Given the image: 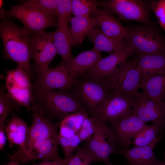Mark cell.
Returning <instances> with one entry per match:
<instances>
[{
	"instance_id": "obj_3",
	"label": "cell",
	"mask_w": 165,
	"mask_h": 165,
	"mask_svg": "<svg viewBox=\"0 0 165 165\" xmlns=\"http://www.w3.org/2000/svg\"><path fill=\"white\" fill-rule=\"evenodd\" d=\"M33 103L46 117L61 121L66 116L79 111L83 106L72 91L57 90L33 91Z\"/></svg>"
},
{
	"instance_id": "obj_34",
	"label": "cell",
	"mask_w": 165,
	"mask_h": 165,
	"mask_svg": "<svg viewBox=\"0 0 165 165\" xmlns=\"http://www.w3.org/2000/svg\"><path fill=\"white\" fill-rule=\"evenodd\" d=\"M94 162V159L85 147H78L75 153L70 160L64 165H90Z\"/></svg>"
},
{
	"instance_id": "obj_6",
	"label": "cell",
	"mask_w": 165,
	"mask_h": 165,
	"mask_svg": "<svg viewBox=\"0 0 165 165\" xmlns=\"http://www.w3.org/2000/svg\"><path fill=\"white\" fill-rule=\"evenodd\" d=\"M98 6L109 11L126 21H136L153 25L150 18L148 1L140 0H103Z\"/></svg>"
},
{
	"instance_id": "obj_11",
	"label": "cell",
	"mask_w": 165,
	"mask_h": 165,
	"mask_svg": "<svg viewBox=\"0 0 165 165\" xmlns=\"http://www.w3.org/2000/svg\"><path fill=\"white\" fill-rule=\"evenodd\" d=\"M134 98L116 89L113 95L91 115L105 123L115 122L130 113Z\"/></svg>"
},
{
	"instance_id": "obj_40",
	"label": "cell",
	"mask_w": 165,
	"mask_h": 165,
	"mask_svg": "<svg viewBox=\"0 0 165 165\" xmlns=\"http://www.w3.org/2000/svg\"><path fill=\"white\" fill-rule=\"evenodd\" d=\"M153 165H165V162L159 161Z\"/></svg>"
},
{
	"instance_id": "obj_22",
	"label": "cell",
	"mask_w": 165,
	"mask_h": 165,
	"mask_svg": "<svg viewBox=\"0 0 165 165\" xmlns=\"http://www.w3.org/2000/svg\"><path fill=\"white\" fill-rule=\"evenodd\" d=\"M53 31L54 43L57 54L62 60L66 61L73 57L71 53L72 38L70 28L68 24H58Z\"/></svg>"
},
{
	"instance_id": "obj_29",
	"label": "cell",
	"mask_w": 165,
	"mask_h": 165,
	"mask_svg": "<svg viewBox=\"0 0 165 165\" xmlns=\"http://www.w3.org/2000/svg\"><path fill=\"white\" fill-rule=\"evenodd\" d=\"M8 94L20 106L30 108L34 101L32 88L12 87L6 88Z\"/></svg>"
},
{
	"instance_id": "obj_7",
	"label": "cell",
	"mask_w": 165,
	"mask_h": 165,
	"mask_svg": "<svg viewBox=\"0 0 165 165\" xmlns=\"http://www.w3.org/2000/svg\"><path fill=\"white\" fill-rule=\"evenodd\" d=\"M59 138H50L37 141L24 147H19L8 159L10 162L18 164L25 163L36 160L42 161L57 160L62 158L58 152Z\"/></svg>"
},
{
	"instance_id": "obj_24",
	"label": "cell",
	"mask_w": 165,
	"mask_h": 165,
	"mask_svg": "<svg viewBox=\"0 0 165 165\" xmlns=\"http://www.w3.org/2000/svg\"><path fill=\"white\" fill-rule=\"evenodd\" d=\"M139 88L147 96L157 102L165 100V74L153 76L141 83Z\"/></svg>"
},
{
	"instance_id": "obj_18",
	"label": "cell",
	"mask_w": 165,
	"mask_h": 165,
	"mask_svg": "<svg viewBox=\"0 0 165 165\" xmlns=\"http://www.w3.org/2000/svg\"><path fill=\"white\" fill-rule=\"evenodd\" d=\"M102 58L101 52L93 48L82 51L67 61H63L67 71L76 79L89 72Z\"/></svg>"
},
{
	"instance_id": "obj_4",
	"label": "cell",
	"mask_w": 165,
	"mask_h": 165,
	"mask_svg": "<svg viewBox=\"0 0 165 165\" xmlns=\"http://www.w3.org/2000/svg\"><path fill=\"white\" fill-rule=\"evenodd\" d=\"M127 28L128 35L126 41L137 55L165 54V37L157 27L145 25Z\"/></svg>"
},
{
	"instance_id": "obj_21",
	"label": "cell",
	"mask_w": 165,
	"mask_h": 165,
	"mask_svg": "<svg viewBox=\"0 0 165 165\" xmlns=\"http://www.w3.org/2000/svg\"><path fill=\"white\" fill-rule=\"evenodd\" d=\"M88 39L93 44L94 49L110 54L124 50L128 46L127 41H120L111 37L96 27L88 35Z\"/></svg>"
},
{
	"instance_id": "obj_19",
	"label": "cell",
	"mask_w": 165,
	"mask_h": 165,
	"mask_svg": "<svg viewBox=\"0 0 165 165\" xmlns=\"http://www.w3.org/2000/svg\"><path fill=\"white\" fill-rule=\"evenodd\" d=\"M162 137L144 146L133 147L130 149H118L116 154L124 157L129 165H153L159 160L156 157L153 148Z\"/></svg>"
},
{
	"instance_id": "obj_25",
	"label": "cell",
	"mask_w": 165,
	"mask_h": 165,
	"mask_svg": "<svg viewBox=\"0 0 165 165\" xmlns=\"http://www.w3.org/2000/svg\"><path fill=\"white\" fill-rule=\"evenodd\" d=\"M29 129L25 121L18 116H14L5 126V131L9 142L21 147L25 142Z\"/></svg>"
},
{
	"instance_id": "obj_39",
	"label": "cell",
	"mask_w": 165,
	"mask_h": 165,
	"mask_svg": "<svg viewBox=\"0 0 165 165\" xmlns=\"http://www.w3.org/2000/svg\"><path fill=\"white\" fill-rule=\"evenodd\" d=\"M5 126H0V149H3L6 142V138L5 135Z\"/></svg>"
},
{
	"instance_id": "obj_26",
	"label": "cell",
	"mask_w": 165,
	"mask_h": 165,
	"mask_svg": "<svg viewBox=\"0 0 165 165\" xmlns=\"http://www.w3.org/2000/svg\"><path fill=\"white\" fill-rule=\"evenodd\" d=\"M164 133L165 119L155 121L151 125L147 124L134 138V147L148 145Z\"/></svg>"
},
{
	"instance_id": "obj_38",
	"label": "cell",
	"mask_w": 165,
	"mask_h": 165,
	"mask_svg": "<svg viewBox=\"0 0 165 165\" xmlns=\"http://www.w3.org/2000/svg\"><path fill=\"white\" fill-rule=\"evenodd\" d=\"M72 156L68 158L65 157L57 160H47L42 161L38 163H33V165H64L70 160Z\"/></svg>"
},
{
	"instance_id": "obj_43",
	"label": "cell",
	"mask_w": 165,
	"mask_h": 165,
	"mask_svg": "<svg viewBox=\"0 0 165 165\" xmlns=\"http://www.w3.org/2000/svg\"></svg>"
},
{
	"instance_id": "obj_9",
	"label": "cell",
	"mask_w": 165,
	"mask_h": 165,
	"mask_svg": "<svg viewBox=\"0 0 165 165\" xmlns=\"http://www.w3.org/2000/svg\"><path fill=\"white\" fill-rule=\"evenodd\" d=\"M32 90L43 92L55 90L72 91L76 83L65 68L62 61L55 68L48 67L38 72Z\"/></svg>"
},
{
	"instance_id": "obj_16",
	"label": "cell",
	"mask_w": 165,
	"mask_h": 165,
	"mask_svg": "<svg viewBox=\"0 0 165 165\" xmlns=\"http://www.w3.org/2000/svg\"><path fill=\"white\" fill-rule=\"evenodd\" d=\"M132 111L145 123L165 119V102H157L148 97L143 91L134 97Z\"/></svg>"
},
{
	"instance_id": "obj_36",
	"label": "cell",
	"mask_w": 165,
	"mask_h": 165,
	"mask_svg": "<svg viewBox=\"0 0 165 165\" xmlns=\"http://www.w3.org/2000/svg\"><path fill=\"white\" fill-rule=\"evenodd\" d=\"M59 141L65 158L72 156L75 150L82 142L78 134L68 138H59Z\"/></svg>"
},
{
	"instance_id": "obj_12",
	"label": "cell",
	"mask_w": 165,
	"mask_h": 165,
	"mask_svg": "<svg viewBox=\"0 0 165 165\" xmlns=\"http://www.w3.org/2000/svg\"><path fill=\"white\" fill-rule=\"evenodd\" d=\"M30 40L35 71L37 73L48 68L57 54L54 43L53 31L32 33Z\"/></svg>"
},
{
	"instance_id": "obj_27",
	"label": "cell",
	"mask_w": 165,
	"mask_h": 165,
	"mask_svg": "<svg viewBox=\"0 0 165 165\" xmlns=\"http://www.w3.org/2000/svg\"><path fill=\"white\" fill-rule=\"evenodd\" d=\"M89 116L83 105L79 111L68 115L61 121L59 128L69 136L72 137L78 134L84 120Z\"/></svg>"
},
{
	"instance_id": "obj_23",
	"label": "cell",
	"mask_w": 165,
	"mask_h": 165,
	"mask_svg": "<svg viewBox=\"0 0 165 165\" xmlns=\"http://www.w3.org/2000/svg\"><path fill=\"white\" fill-rule=\"evenodd\" d=\"M70 27L72 38V46H79L85 37L96 25L89 15L71 17Z\"/></svg>"
},
{
	"instance_id": "obj_37",
	"label": "cell",
	"mask_w": 165,
	"mask_h": 165,
	"mask_svg": "<svg viewBox=\"0 0 165 165\" xmlns=\"http://www.w3.org/2000/svg\"><path fill=\"white\" fill-rule=\"evenodd\" d=\"M150 9L155 13L159 22L165 31V0L148 1Z\"/></svg>"
},
{
	"instance_id": "obj_2",
	"label": "cell",
	"mask_w": 165,
	"mask_h": 165,
	"mask_svg": "<svg viewBox=\"0 0 165 165\" xmlns=\"http://www.w3.org/2000/svg\"><path fill=\"white\" fill-rule=\"evenodd\" d=\"M76 79L72 91L86 108L90 115L115 91V75L100 77L88 72Z\"/></svg>"
},
{
	"instance_id": "obj_17",
	"label": "cell",
	"mask_w": 165,
	"mask_h": 165,
	"mask_svg": "<svg viewBox=\"0 0 165 165\" xmlns=\"http://www.w3.org/2000/svg\"><path fill=\"white\" fill-rule=\"evenodd\" d=\"M134 53L133 49L128 46L120 52L110 54L102 58L89 72L95 75L102 77L117 74L128 59Z\"/></svg>"
},
{
	"instance_id": "obj_15",
	"label": "cell",
	"mask_w": 165,
	"mask_h": 165,
	"mask_svg": "<svg viewBox=\"0 0 165 165\" xmlns=\"http://www.w3.org/2000/svg\"><path fill=\"white\" fill-rule=\"evenodd\" d=\"M96 26L106 35L121 41H126L128 32L112 13L104 9L97 8L89 15Z\"/></svg>"
},
{
	"instance_id": "obj_10",
	"label": "cell",
	"mask_w": 165,
	"mask_h": 165,
	"mask_svg": "<svg viewBox=\"0 0 165 165\" xmlns=\"http://www.w3.org/2000/svg\"><path fill=\"white\" fill-rule=\"evenodd\" d=\"M106 124L112 133L118 149L129 148L135 137L147 125L132 110L117 121Z\"/></svg>"
},
{
	"instance_id": "obj_33",
	"label": "cell",
	"mask_w": 165,
	"mask_h": 165,
	"mask_svg": "<svg viewBox=\"0 0 165 165\" xmlns=\"http://www.w3.org/2000/svg\"><path fill=\"white\" fill-rule=\"evenodd\" d=\"M72 14L71 0H58L55 13L57 25L68 24Z\"/></svg>"
},
{
	"instance_id": "obj_5",
	"label": "cell",
	"mask_w": 165,
	"mask_h": 165,
	"mask_svg": "<svg viewBox=\"0 0 165 165\" xmlns=\"http://www.w3.org/2000/svg\"><path fill=\"white\" fill-rule=\"evenodd\" d=\"M2 20L13 16L19 20L24 27L32 33L45 31L51 27H57L56 17L49 16L36 9L21 3L12 6L9 9L0 10Z\"/></svg>"
},
{
	"instance_id": "obj_14",
	"label": "cell",
	"mask_w": 165,
	"mask_h": 165,
	"mask_svg": "<svg viewBox=\"0 0 165 165\" xmlns=\"http://www.w3.org/2000/svg\"><path fill=\"white\" fill-rule=\"evenodd\" d=\"M116 89L134 97L139 92L141 81V74L137 68L136 58L127 61L118 73L115 75Z\"/></svg>"
},
{
	"instance_id": "obj_35",
	"label": "cell",
	"mask_w": 165,
	"mask_h": 165,
	"mask_svg": "<svg viewBox=\"0 0 165 165\" xmlns=\"http://www.w3.org/2000/svg\"><path fill=\"white\" fill-rule=\"evenodd\" d=\"M96 123V119L95 117L89 116L85 119L78 134L82 141H86L93 135Z\"/></svg>"
},
{
	"instance_id": "obj_1",
	"label": "cell",
	"mask_w": 165,
	"mask_h": 165,
	"mask_svg": "<svg viewBox=\"0 0 165 165\" xmlns=\"http://www.w3.org/2000/svg\"><path fill=\"white\" fill-rule=\"evenodd\" d=\"M31 33L9 18L0 21V35L4 58L15 62L30 76L32 71L30 61L32 58L30 40Z\"/></svg>"
},
{
	"instance_id": "obj_28",
	"label": "cell",
	"mask_w": 165,
	"mask_h": 165,
	"mask_svg": "<svg viewBox=\"0 0 165 165\" xmlns=\"http://www.w3.org/2000/svg\"><path fill=\"white\" fill-rule=\"evenodd\" d=\"M5 80L6 88H32L30 76L22 69L18 66L16 68L7 72Z\"/></svg>"
},
{
	"instance_id": "obj_42",
	"label": "cell",
	"mask_w": 165,
	"mask_h": 165,
	"mask_svg": "<svg viewBox=\"0 0 165 165\" xmlns=\"http://www.w3.org/2000/svg\"><path fill=\"white\" fill-rule=\"evenodd\" d=\"M18 165V164L10 162V163L9 164L7 165Z\"/></svg>"
},
{
	"instance_id": "obj_31",
	"label": "cell",
	"mask_w": 165,
	"mask_h": 165,
	"mask_svg": "<svg viewBox=\"0 0 165 165\" xmlns=\"http://www.w3.org/2000/svg\"><path fill=\"white\" fill-rule=\"evenodd\" d=\"M72 14L74 16H88L97 8L96 0H71Z\"/></svg>"
},
{
	"instance_id": "obj_13",
	"label": "cell",
	"mask_w": 165,
	"mask_h": 165,
	"mask_svg": "<svg viewBox=\"0 0 165 165\" xmlns=\"http://www.w3.org/2000/svg\"><path fill=\"white\" fill-rule=\"evenodd\" d=\"M32 113V120L24 145L27 146L35 142L50 138H59L58 129L61 121L55 123L46 117L38 107L32 104L30 108Z\"/></svg>"
},
{
	"instance_id": "obj_8",
	"label": "cell",
	"mask_w": 165,
	"mask_h": 165,
	"mask_svg": "<svg viewBox=\"0 0 165 165\" xmlns=\"http://www.w3.org/2000/svg\"><path fill=\"white\" fill-rule=\"evenodd\" d=\"M95 118L96 123L95 132L86 141L85 147L92 156L94 162L101 161L106 165H114L109 157L112 153L116 154L118 148L113 134L105 123Z\"/></svg>"
},
{
	"instance_id": "obj_41",
	"label": "cell",
	"mask_w": 165,
	"mask_h": 165,
	"mask_svg": "<svg viewBox=\"0 0 165 165\" xmlns=\"http://www.w3.org/2000/svg\"><path fill=\"white\" fill-rule=\"evenodd\" d=\"M4 1L3 0H0V10L2 9V7H3V4H4Z\"/></svg>"
},
{
	"instance_id": "obj_20",
	"label": "cell",
	"mask_w": 165,
	"mask_h": 165,
	"mask_svg": "<svg viewBox=\"0 0 165 165\" xmlns=\"http://www.w3.org/2000/svg\"><path fill=\"white\" fill-rule=\"evenodd\" d=\"M136 59L137 68L141 77V83L153 76L165 74V54L138 55Z\"/></svg>"
},
{
	"instance_id": "obj_32",
	"label": "cell",
	"mask_w": 165,
	"mask_h": 165,
	"mask_svg": "<svg viewBox=\"0 0 165 165\" xmlns=\"http://www.w3.org/2000/svg\"><path fill=\"white\" fill-rule=\"evenodd\" d=\"M21 2L49 16L56 17L58 0H26L21 1Z\"/></svg>"
},
{
	"instance_id": "obj_30",
	"label": "cell",
	"mask_w": 165,
	"mask_h": 165,
	"mask_svg": "<svg viewBox=\"0 0 165 165\" xmlns=\"http://www.w3.org/2000/svg\"><path fill=\"white\" fill-rule=\"evenodd\" d=\"M19 106L4 91L0 90V126H5L6 121L9 113L14 110H19Z\"/></svg>"
}]
</instances>
